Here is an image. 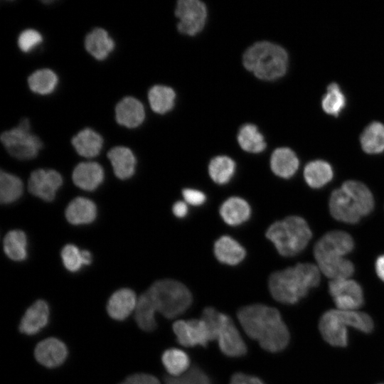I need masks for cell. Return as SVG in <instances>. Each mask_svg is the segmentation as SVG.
Here are the masks:
<instances>
[{
  "label": "cell",
  "instance_id": "6da1fadb",
  "mask_svg": "<svg viewBox=\"0 0 384 384\" xmlns=\"http://www.w3.org/2000/svg\"><path fill=\"white\" fill-rule=\"evenodd\" d=\"M237 316L246 334L265 351L276 353L288 345L289 333L277 309L254 304L240 308Z\"/></svg>",
  "mask_w": 384,
  "mask_h": 384
},
{
  "label": "cell",
  "instance_id": "7a4b0ae2",
  "mask_svg": "<svg viewBox=\"0 0 384 384\" xmlns=\"http://www.w3.org/2000/svg\"><path fill=\"white\" fill-rule=\"evenodd\" d=\"M321 271L318 266L309 263H298L272 273L268 287L272 297L277 302L294 304L304 297L311 288L319 285Z\"/></svg>",
  "mask_w": 384,
  "mask_h": 384
},
{
  "label": "cell",
  "instance_id": "3957f363",
  "mask_svg": "<svg viewBox=\"0 0 384 384\" xmlns=\"http://www.w3.org/2000/svg\"><path fill=\"white\" fill-rule=\"evenodd\" d=\"M353 246V240L346 232L333 230L326 233L314 248L319 270L331 280L350 277L354 266L344 256L352 251Z\"/></svg>",
  "mask_w": 384,
  "mask_h": 384
},
{
  "label": "cell",
  "instance_id": "277c9868",
  "mask_svg": "<svg viewBox=\"0 0 384 384\" xmlns=\"http://www.w3.org/2000/svg\"><path fill=\"white\" fill-rule=\"evenodd\" d=\"M374 208V198L369 188L357 181H345L334 190L329 198V210L337 220L354 224L368 215Z\"/></svg>",
  "mask_w": 384,
  "mask_h": 384
},
{
  "label": "cell",
  "instance_id": "5b68a950",
  "mask_svg": "<svg viewBox=\"0 0 384 384\" xmlns=\"http://www.w3.org/2000/svg\"><path fill=\"white\" fill-rule=\"evenodd\" d=\"M245 68L258 79L272 81L282 78L288 66V55L280 46L258 41L248 47L242 55Z\"/></svg>",
  "mask_w": 384,
  "mask_h": 384
},
{
  "label": "cell",
  "instance_id": "8992f818",
  "mask_svg": "<svg viewBox=\"0 0 384 384\" xmlns=\"http://www.w3.org/2000/svg\"><path fill=\"white\" fill-rule=\"evenodd\" d=\"M267 238L282 256L292 257L301 252L311 238L306 221L297 215L288 216L272 223L267 229Z\"/></svg>",
  "mask_w": 384,
  "mask_h": 384
},
{
  "label": "cell",
  "instance_id": "52a82bcc",
  "mask_svg": "<svg viewBox=\"0 0 384 384\" xmlns=\"http://www.w3.org/2000/svg\"><path fill=\"white\" fill-rule=\"evenodd\" d=\"M156 311L167 319L183 314L191 305V292L183 283L164 279L154 282L146 290Z\"/></svg>",
  "mask_w": 384,
  "mask_h": 384
},
{
  "label": "cell",
  "instance_id": "ba28073f",
  "mask_svg": "<svg viewBox=\"0 0 384 384\" xmlns=\"http://www.w3.org/2000/svg\"><path fill=\"white\" fill-rule=\"evenodd\" d=\"M201 319L208 327L212 341H218L223 354L229 357H241L246 354V344L228 315L208 306L203 309Z\"/></svg>",
  "mask_w": 384,
  "mask_h": 384
},
{
  "label": "cell",
  "instance_id": "9c48e42d",
  "mask_svg": "<svg viewBox=\"0 0 384 384\" xmlns=\"http://www.w3.org/2000/svg\"><path fill=\"white\" fill-rule=\"evenodd\" d=\"M1 142L7 152L19 160H30L36 158L43 148L40 137L32 132L30 119L23 117L18 125L3 132Z\"/></svg>",
  "mask_w": 384,
  "mask_h": 384
},
{
  "label": "cell",
  "instance_id": "30bf717a",
  "mask_svg": "<svg viewBox=\"0 0 384 384\" xmlns=\"http://www.w3.org/2000/svg\"><path fill=\"white\" fill-rule=\"evenodd\" d=\"M175 15L178 19V31L182 34L193 36L204 28L207 9L199 0H179L176 3Z\"/></svg>",
  "mask_w": 384,
  "mask_h": 384
},
{
  "label": "cell",
  "instance_id": "8fae6325",
  "mask_svg": "<svg viewBox=\"0 0 384 384\" xmlns=\"http://www.w3.org/2000/svg\"><path fill=\"white\" fill-rule=\"evenodd\" d=\"M329 291L338 309L356 310L363 303L362 288L353 279L331 280Z\"/></svg>",
  "mask_w": 384,
  "mask_h": 384
},
{
  "label": "cell",
  "instance_id": "7c38bea8",
  "mask_svg": "<svg viewBox=\"0 0 384 384\" xmlns=\"http://www.w3.org/2000/svg\"><path fill=\"white\" fill-rule=\"evenodd\" d=\"M173 331L178 343L185 347H206L212 341L208 327L202 319L178 320L173 324Z\"/></svg>",
  "mask_w": 384,
  "mask_h": 384
},
{
  "label": "cell",
  "instance_id": "4fadbf2b",
  "mask_svg": "<svg viewBox=\"0 0 384 384\" xmlns=\"http://www.w3.org/2000/svg\"><path fill=\"white\" fill-rule=\"evenodd\" d=\"M62 184L63 178L58 171L39 169L32 171L30 175L28 191L32 195L50 202L55 199Z\"/></svg>",
  "mask_w": 384,
  "mask_h": 384
},
{
  "label": "cell",
  "instance_id": "5bb4252c",
  "mask_svg": "<svg viewBox=\"0 0 384 384\" xmlns=\"http://www.w3.org/2000/svg\"><path fill=\"white\" fill-rule=\"evenodd\" d=\"M347 326L339 309L326 311L319 324L324 339L329 344L339 347L346 346L348 343Z\"/></svg>",
  "mask_w": 384,
  "mask_h": 384
},
{
  "label": "cell",
  "instance_id": "9a60e30c",
  "mask_svg": "<svg viewBox=\"0 0 384 384\" xmlns=\"http://www.w3.org/2000/svg\"><path fill=\"white\" fill-rule=\"evenodd\" d=\"M114 114L117 123L128 129L140 126L146 117L144 105L132 96L121 99L115 105Z\"/></svg>",
  "mask_w": 384,
  "mask_h": 384
},
{
  "label": "cell",
  "instance_id": "2e32d148",
  "mask_svg": "<svg viewBox=\"0 0 384 384\" xmlns=\"http://www.w3.org/2000/svg\"><path fill=\"white\" fill-rule=\"evenodd\" d=\"M35 358L41 365L55 368L67 358L68 349L63 342L56 338H48L39 342L34 351Z\"/></svg>",
  "mask_w": 384,
  "mask_h": 384
},
{
  "label": "cell",
  "instance_id": "e0dca14e",
  "mask_svg": "<svg viewBox=\"0 0 384 384\" xmlns=\"http://www.w3.org/2000/svg\"><path fill=\"white\" fill-rule=\"evenodd\" d=\"M104 170L95 161H85L78 164L74 169L72 178L80 188L92 191L97 189L104 180Z\"/></svg>",
  "mask_w": 384,
  "mask_h": 384
},
{
  "label": "cell",
  "instance_id": "ac0fdd59",
  "mask_svg": "<svg viewBox=\"0 0 384 384\" xmlns=\"http://www.w3.org/2000/svg\"><path fill=\"white\" fill-rule=\"evenodd\" d=\"M49 314L47 302L37 300L26 311L20 322L19 331L26 335L38 333L48 324Z\"/></svg>",
  "mask_w": 384,
  "mask_h": 384
},
{
  "label": "cell",
  "instance_id": "d6986e66",
  "mask_svg": "<svg viewBox=\"0 0 384 384\" xmlns=\"http://www.w3.org/2000/svg\"><path fill=\"white\" fill-rule=\"evenodd\" d=\"M84 47L95 60H104L114 50L115 43L105 29L97 27L85 36Z\"/></svg>",
  "mask_w": 384,
  "mask_h": 384
},
{
  "label": "cell",
  "instance_id": "ffe728a7",
  "mask_svg": "<svg viewBox=\"0 0 384 384\" xmlns=\"http://www.w3.org/2000/svg\"><path fill=\"white\" fill-rule=\"evenodd\" d=\"M137 302V298L133 290L119 289L110 297L107 305V313L113 319L124 320L135 310Z\"/></svg>",
  "mask_w": 384,
  "mask_h": 384
},
{
  "label": "cell",
  "instance_id": "44dd1931",
  "mask_svg": "<svg viewBox=\"0 0 384 384\" xmlns=\"http://www.w3.org/2000/svg\"><path fill=\"white\" fill-rule=\"evenodd\" d=\"M107 156L118 178L126 180L134 174L137 159L129 148L124 146L112 147Z\"/></svg>",
  "mask_w": 384,
  "mask_h": 384
},
{
  "label": "cell",
  "instance_id": "7402d4cb",
  "mask_svg": "<svg viewBox=\"0 0 384 384\" xmlns=\"http://www.w3.org/2000/svg\"><path fill=\"white\" fill-rule=\"evenodd\" d=\"M71 144L80 156L93 158L100 153L103 146V138L92 128L86 127L72 137Z\"/></svg>",
  "mask_w": 384,
  "mask_h": 384
},
{
  "label": "cell",
  "instance_id": "603a6c76",
  "mask_svg": "<svg viewBox=\"0 0 384 384\" xmlns=\"http://www.w3.org/2000/svg\"><path fill=\"white\" fill-rule=\"evenodd\" d=\"M213 252L220 262L231 266L240 263L246 255L245 249L228 235H223L215 241Z\"/></svg>",
  "mask_w": 384,
  "mask_h": 384
},
{
  "label": "cell",
  "instance_id": "cb8c5ba5",
  "mask_svg": "<svg viewBox=\"0 0 384 384\" xmlns=\"http://www.w3.org/2000/svg\"><path fill=\"white\" fill-rule=\"evenodd\" d=\"M65 215L67 220L73 225L89 224L97 217V207L91 200L78 197L68 205Z\"/></svg>",
  "mask_w": 384,
  "mask_h": 384
},
{
  "label": "cell",
  "instance_id": "d4e9b609",
  "mask_svg": "<svg viewBox=\"0 0 384 384\" xmlns=\"http://www.w3.org/2000/svg\"><path fill=\"white\" fill-rule=\"evenodd\" d=\"M219 212L225 223L236 226L246 222L250 218L251 208L245 199L233 196L226 199L221 204Z\"/></svg>",
  "mask_w": 384,
  "mask_h": 384
},
{
  "label": "cell",
  "instance_id": "484cf974",
  "mask_svg": "<svg viewBox=\"0 0 384 384\" xmlns=\"http://www.w3.org/2000/svg\"><path fill=\"white\" fill-rule=\"evenodd\" d=\"M270 168L277 176L283 178L292 177L299 165L296 154L289 148H277L270 157Z\"/></svg>",
  "mask_w": 384,
  "mask_h": 384
},
{
  "label": "cell",
  "instance_id": "4316f807",
  "mask_svg": "<svg viewBox=\"0 0 384 384\" xmlns=\"http://www.w3.org/2000/svg\"><path fill=\"white\" fill-rule=\"evenodd\" d=\"M176 97L174 90L164 85H155L148 92V100L151 110L160 114H166L174 108Z\"/></svg>",
  "mask_w": 384,
  "mask_h": 384
},
{
  "label": "cell",
  "instance_id": "83f0119b",
  "mask_svg": "<svg viewBox=\"0 0 384 384\" xmlns=\"http://www.w3.org/2000/svg\"><path fill=\"white\" fill-rule=\"evenodd\" d=\"M237 139L240 148L248 153H261L267 146L262 134L260 132L256 125L250 123L240 127Z\"/></svg>",
  "mask_w": 384,
  "mask_h": 384
},
{
  "label": "cell",
  "instance_id": "f1b7e54d",
  "mask_svg": "<svg viewBox=\"0 0 384 384\" xmlns=\"http://www.w3.org/2000/svg\"><path fill=\"white\" fill-rule=\"evenodd\" d=\"M156 311L147 291L137 299L134 319L138 326L143 331H152L156 327L155 312Z\"/></svg>",
  "mask_w": 384,
  "mask_h": 384
},
{
  "label": "cell",
  "instance_id": "f546056e",
  "mask_svg": "<svg viewBox=\"0 0 384 384\" xmlns=\"http://www.w3.org/2000/svg\"><path fill=\"white\" fill-rule=\"evenodd\" d=\"M58 82L56 73L50 68H41L33 72L27 79L28 87L34 93L46 95L53 92Z\"/></svg>",
  "mask_w": 384,
  "mask_h": 384
},
{
  "label": "cell",
  "instance_id": "4dcf8cb0",
  "mask_svg": "<svg viewBox=\"0 0 384 384\" xmlns=\"http://www.w3.org/2000/svg\"><path fill=\"white\" fill-rule=\"evenodd\" d=\"M304 177L310 187L319 188L331 180L333 170L331 165L324 161H312L305 166Z\"/></svg>",
  "mask_w": 384,
  "mask_h": 384
},
{
  "label": "cell",
  "instance_id": "1f68e13d",
  "mask_svg": "<svg viewBox=\"0 0 384 384\" xmlns=\"http://www.w3.org/2000/svg\"><path fill=\"white\" fill-rule=\"evenodd\" d=\"M26 235L20 230L9 231L4 237L3 248L6 255L14 261H23L28 256Z\"/></svg>",
  "mask_w": 384,
  "mask_h": 384
},
{
  "label": "cell",
  "instance_id": "d6a6232c",
  "mask_svg": "<svg viewBox=\"0 0 384 384\" xmlns=\"http://www.w3.org/2000/svg\"><path fill=\"white\" fill-rule=\"evenodd\" d=\"M236 164L229 156L219 155L213 157L208 164V174L211 179L218 184L228 183L235 171Z\"/></svg>",
  "mask_w": 384,
  "mask_h": 384
},
{
  "label": "cell",
  "instance_id": "836d02e7",
  "mask_svg": "<svg viewBox=\"0 0 384 384\" xmlns=\"http://www.w3.org/2000/svg\"><path fill=\"white\" fill-rule=\"evenodd\" d=\"M361 144L368 154H378L384 151V125L380 122L369 124L361 136Z\"/></svg>",
  "mask_w": 384,
  "mask_h": 384
},
{
  "label": "cell",
  "instance_id": "e575fe53",
  "mask_svg": "<svg viewBox=\"0 0 384 384\" xmlns=\"http://www.w3.org/2000/svg\"><path fill=\"white\" fill-rule=\"evenodd\" d=\"M161 361L171 376L185 373L190 366V358L186 353L176 348L166 350L162 354Z\"/></svg>",
  "mask_w": 384,
  "mask_h": 384
},
{
  "label": "cell",
  "instance_id": "d590c367",
  "mask_svg": "<svg viewBox=\"0 0 384 384\" xmlns=\"http://www.w3.org/2000/svg\"><path fill=\"white\" fill-rule=\"evenodd\" d=\"M23 186L16 176L1 171L0 201L2 204H9L16 201L23 193Z\"/></svg>",
  "mask_w": 384,
  "mask_h": 384
},
{
  "label": "cell",
  "instance_id": "8d00e7d4",
  "mask_svg": "<svg viewBox=\"0 0 384 384\" xmlns=\"http://www.w3.org/2000/svg\"><path fill=\"white\" fill-rule=\"evenodd\" d=\"M346 99L338 85L331 83L322 100V108L329 114L337 116L344 107Z\"/></svg>",
  "mask_w": 384,
  "mask_h": 384
},
{
  "label": "cell",
  "instance_id": "74e56055",
  "mask_svg": "<svg viewBox=\"0 0 384 384\" xmlns=\"http://www.w3.org/2000/svg\"><path fill=\"white\" fill-rule=\"evenodd\" d=\"M165 384H211L208 375L197 366L192 367L179 376H166Z\"/></svg>",
  "mask_w": 384,
  "mask_h": 384
},
{
  "label": "cell",
  "instance_id": "f35d334b",
  "mask_svg": "<svg viewBox=\"0 0 384 384\" xmlns=\"http://www.w3.org/2000/svg\"><path fill=\"white\" fill-rule=\"evenodd\" d=\"M339 310L348 326L353 327L364 333H370L373 330V320L367 314L356 310Z\"/></svg>",
  "mask_w": 384,
  "mask_h": 384
},
{
  "label": "cell",
  "instance_id": "ab89813d",
  "mask_svg": "<svg viewBox=\"0 0 384 384\" xmlns=\"http://www.w3.org/2000/svg\"><path fill=\"white\" fill-rule=\"evenodd\" d=\"M64 267L71 272H78L85 265L82 250L73 244L63 247L60 253Z\"/></svg>",
  "mask_w": 384,
  "mask_h": 384
},
{
  "label": "cell",
  "instance_id": "60d3db41",
  "mask_svg": "<svg viewBox=\"0 0 384 384\" xmlns=\"http://www.w3.org/2000/svg\"><path fill=\"white\" fill-rule=\"evenodd\" d=\"M43 36L39 31L33 28L22 31L17 38V45L21 51L29 53L43 42Z\"/></svg>",
  "mask_w": 384,
  "mask_h": 384
},
{
  "label": "cell",
  "instance_id": "b9f144b4",
  "mask_svg": "<svg viewBox=\"0 0 384 384\" xmlns=\"http://www.w3.org/2000/svg\"><path fill=\"white\" fill-rule=\"evenodd\" d=\"M182 196L186 203L195 206L203 205L206 200L204 193L193 188L183 189Z\"/></svg>",
  "mask_w": 384,
  "mask_h": 384
},
{
  "label": "cell",
  "instance_id": "7bdbcfd3",
  "mask_svg": "<svg viewBox=\"0 0 384 384\" xmlns=\"http://www.w3.org/2000/svg\"><path fill=\"white\" fill-rule=\"evenodd\" d=\"M119 384H161L154 375L146 373H137L127 377Z\"/></svg>",
  "mask_w": 384,
  "mask_h": 384
},
{
  "label": "cell",
  "instance_id": "ee69618b",
  "mask_svg": "<svg viewBox=\"0 0 384 384\" xmlns=\"http://www.w3.org/2000/svg\"><path fill=\"white\" fill-rule=\"evenodd\" d=\"M230 384H265V383L257 377L236 373L232 375Z\"/></svg>",
  "mask_w": 384,
  "mask_h": 384
},
{
  "label": "cell",
  "instance_id": "f6af8a7d",
  "mask_svg": "<svg viewBox=\"0 0 384 384\" xmlns=\"http://www.w3.org/2000/svg\"><path fill=\"white\" fill-rule=\"evenodd\" d=\"M172 211L174 215L178 218L185 217L188 211L187 203L181 201H176L173 205Z\"/></svg>",
  "mask_w": 384,
  "mask_h": 384
},
{
  "label": "cell",
  "instance_id": "bcb514c9",
  "mask_svg": "<svg viewBox=\"0 0 384 384\" xmlns=\"http://www.w3.org/2000/svg\"><path fill=\"white\" fill-rule=\"evenodd\" d=\"M375 271L378 277L384 282V255H380L376 260Z\"/></svg>",
  "mask_w": 384,
  "mask_h": 384
},
{
  "label": "cell",
  "instance_id": "7dc6e473",
  "mask_svg": "<svg viewBox=\"0 0 384 384\" xmlns=\"http://www.w3.org/2000/svg\"><path fill=\"white\" fill-rule=\"evenodd\" d=\"M82 258L85 265H89L92 262V255L88 250H82Z\"/></svg>",
  "mask_w": 384,
  "mask_h": 384
}]
</instances>
